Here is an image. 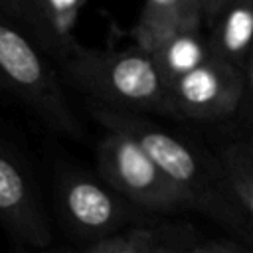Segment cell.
I'll list each match as a JSON object with an SVG mask.
<instances>
[{"instance_id": "obj_4", "label": "cell", "mask_w": 253, "mask_h": 253, "mask_svg": "<svg viewBox=\"0 0 253 253\" xmlns=\"http://www.w3.org/2000/svg\"><path fill=\"white\" fill-rule=\"evenodd\" d=\"M97 164L103 180L119 196L138 208L158 213L194 210L190 198L154 164V160L121 132L105 130L97 142Z\"/></svg>"}, {"instance_id": "obj_9", "label": "cell", "mask_w": 253, "mask_h": 253, "mask_svg": "<svg viewBox=\"0 0 253 253\" xmlns=\"http://www.w3.org/2000/svg\"><path fill=\"white\" fill-rule=\"evenodd\" d=\"M213 57L239 69L253 51V0H231L208 32Z\"/></svg>"}, {"instance_id": "obj_12", "label": "cell", "mask_w": 253, "mask_h": 253, "mask_svg": "<svg viewBox=\"0 0 253 253\" xmlns=\"http://www.w3.org/2000/svg\"><path fill=\"white\" fill-rule=\"evenodd\" d=\"M0 10L47 53L59 59V47L47 24L42 0H0Z\"/></svg>"}, {"instance_id": "obj_7", "label": "cell", "mask_w": 253, "mask_h": 253, "mask_svg": "<svg viewBox=\"0 0 253 253\" xmlns=\"http://www.w3.org/2000/svg\"><path fill=\"white\" fill-rule=\"evenodd\" d=\"M0 225L20 243L43 247L51 241L47 213L24 164L0 146Z\"/></svg>"}, {"instance_id": "obj_13", "label": "cell", "mask_w": 253, "mask_h": 253, "mask_svg": "<svg viewBox=\"0 0 253 253\" xmlns=\"http://www.w3.org/2000/svg\"><path fill=\"white\" fill-rule=\"evenodd\" d=\"M47 16V24L59 47V63L81 43L73 38V26L83 0H42Z\"/></svg>"}, {"instance_id": "obj_6", "label": "cell", "mask_w": 253, "mask_h": 253, "mask_svg": "<svg viewBox=\"0 0 253 253\" xmlns=\"http://www.w3.org/2000/svg\"><path fill=\"white\" fill-rule=\"evenodd\" d=\"M57 194L67 225L81 237L101 241L119 233L128 219L123 196L89 174L67 172Z\"/></svg>"}, {"instance_id": "obj_18", "label": "cell", "mask_w": 253, "mask_h": 253, "mask_svg": "<svg viewBox=\"0 0 253 253\" xmlns=\"http://www.w3.org/2000/svg\"><path fill=\"white\" fill-rule=\"evenodd\" d=\"M231 0H200L202 6V16H204V26H208V30L215 24V20L219 18V14L227 8Z\"/></svg>"}, {"instance_id": "obj_15", "label": "cell", "mask_w": 253, "mask_h": 253, "mask_svg": "<svg viewBox=\"0 0 253 253\" xmlns=\"http://www.w3.org/2000/svg\"><path fill=\"white\" fill-rule=\"evenodd\" d=\"M217 156L233 160L253 172V128H243L241 134H237L235 138H229L219 148Z\"/></svg>"}, {"instance_id": "obj_1", "label": "cell", "mask_w": 253, "mask_h": 253, "mask_svg": "<svg viewBox=\"0 0 253 253\" xmlns=\"http://www.w3.org/2000/svg\"><path fill=\"white\" fill-rule=\"evenodd\" d=\"M89 115L105 130L121 132L134 140L154 164L190 198L194 210L233 223L239 213L223 178L219 158H210L188 140L168 132L136 111L109 107L97 101L87 103Z\"/></svg>"}, {"instance_id": "obj_16", "label": "cell", "mask_w": 253, "mask_h": 253, "mask_svg": "<svg viewBox=\"0 0 253 253\" xmlns=\"http://www.w3.org/2000/svg\"><path fill=\"white\" fill-rule=\"evenodd\" d=\"M237 117L245 123L243 128H253V51L243 65V93L237 109Z\"/></svg>"}, {"instance_id": "obj_2", "label": "cell", "mask_w": 253, "mask_h": 253, "mask_svg": "<svg viewBox=\"0 0 253 253\" xmlns=\"http://www.w3.org/2000/svg\"><path fill=\"white\" fill-rule=\"evenodd\" d=\"M61 65L91 101L128 111L166 113L168 87L150 53L140 47L103 51L79 45Z\"/></svg>"}, {"instance_id": "obj_5", "label": "cell", "mask_w": 253, "mask_h": 253, "mask_svg": "<svg viewBox=\"0 0 253 253\" xmlns=\"http://www.w3.org/2000/svg\"><path fill=\"white\" fill-rule=\"evenodd\" d=\"M243 69L210 55L200 67L168 87L166 115L192 121H221L237 115Z\"/></svg>"}, {"instance_id": "obj_17", "label": "cell", "mask_w": 253, "mask_h": 253, "mask_svg": "<svg viewBox=\"0 0 253 253\" xmlns=\"http://www.w3.org/2000/svg\"><path fill=\"white\" fill-rule=\"evenodd\" d=\"M188 253H251V251L227 239H210V241H200L190 245Z\"/></svg>"}, {"instance_id": "obj_14", "label": "cell", "mask_w": 253, "mask_h": 253, "mask_svg": "<svg viewBox=\"0 0 253 253\" xmlns=\"http://www.w3.org/2000/svg\"><path fill=\"white\" fill-rule=\"evenodd\" d=\"M217 158L223 168L225 186H227L237 210L253 221V172L233 160L223 158V156H217Z\"/></svg>"}, {"instance_id": "obj_8", "label": "cell", "mask_w": 253, "mask_h": 253, "mask_svg": "<svg viewBox=\"0 0 253 253\" xmlns=\"http://www.w3.org/2000/svg\"><path fill=\"white\" fill-rule=\"evenodd\" d=\"M202 26L200 0H144L140 18L132 28V38L136 47L150 53L176 30Z\"/></svg>"}, {"instance_id": "obj_11", "label": "cell", "mask_w": 253, "mask_h": 253, "mask_svg": "<svg viewBox=\"0 0 253 253\" xmlns=\"http://www.w3.org/2000/svg\"><path fill=\"white\" fill-rule=\"evenodd\" d=\"M188 247L168 241L156 229L134 227L95 241L83 253H188Z\"/></svg>"}, {"instance_id": "obj_10", "label": "cell", "mask_w": 253, "mask_h": 253, "mask_svg": "<svg viewBox=\"0 0 253 253\" xmlns=\"http://www.w3.org/2000/svg\"><path fill=\"white\" fill-rule=\"evenodd\" d=\"M210 55L211 51L208 34L202 28L176 30L150 51V57L160 71L166 87L200 67Z\"/></svg>"}, {"instance_id": "obj_3", "label": "cell", "mask_w": 253, "mask_h": 253, "mask_svg": "<svg viewBox=\"0 0 253 253\" xmlns=\"http://www.w3.org/2000/svg\"><path fill=\"white\" fill-rule=\"evenodd\" d=\"M0 81L14 91L45 125L73 138L83 128L71 113L55 73L40 55L32 38L0 10Z\"/></svg>"}]
</instances>
